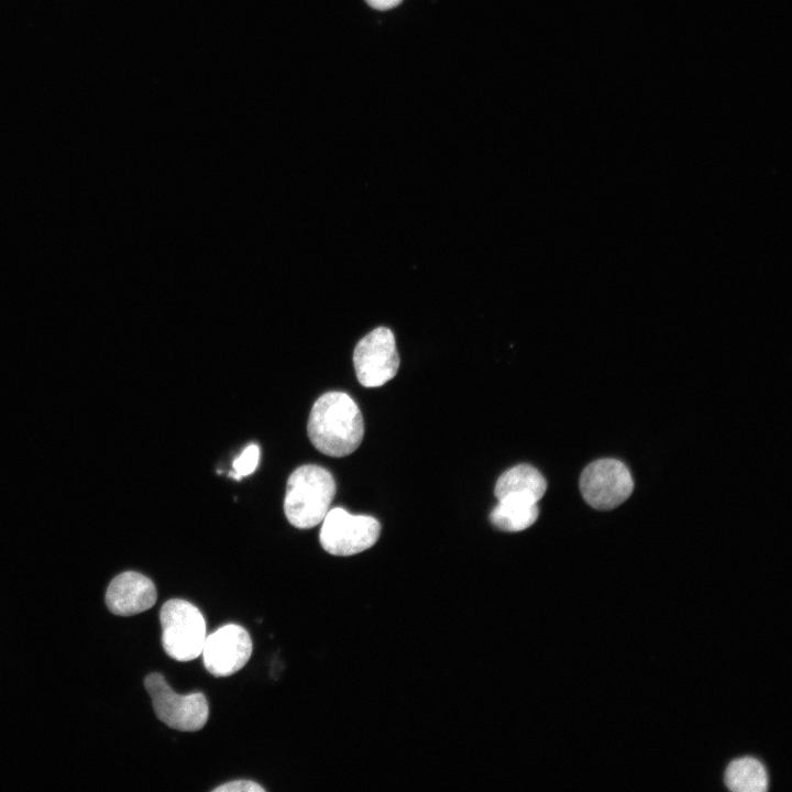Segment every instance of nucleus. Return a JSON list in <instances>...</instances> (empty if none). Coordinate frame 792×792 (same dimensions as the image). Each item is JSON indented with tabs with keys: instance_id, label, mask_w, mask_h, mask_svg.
Returning a JSON list of instances; mask_svg holds the SVG:
<instances>
[{
	"instance_id": "f8f14e48",
	"label": "nucleus",
	"mask_w": 792,
	"mask_h": 792,
	"mask_svg": "<svg viewBox=\"0 0 792 792\" xmlns=\"http://www.w3.org/2000/svg\"><path fill=\"white\" fill-rule=\"evenodd\" d=\"M725 783L734 792H763L768 788V776L760 761L746 757L729 763Z\"/></svg>"
},
{
	"instance_id": "0eeeda50",
	"label": "nucleus",
	"mask_w": 792,
	"mask_h": 792,
	"mask_svg": "<svg viewBox=\"0 0 792 792\" xmlns=\"http://www.w3.org/2000/svg\"><path fill=\"white\" fill-rule=\"evenodd\" d=\"M353 364L358 381L364 387H378L391 381L399 367L393 332L378 327L362 338L355 345Z\"/></svg>"
},
{
	"instance_id": "ddd939ff",
	"label": "nucleus",
	"mask_w": 792,
	"mask_h": 792,
	"mask_svg": "<svg viewBox=\"0 0 792 792\" xmlns=\"http://www.w3.org/2000/svg\"><path fill=\"white\" fill-rule=\"evenodd\" d=\"M260 460V448L256 443H250L242 453L233 461V472L229 475L234 480H241L255 471Z\"/></svg>"
},
{
	"instance_id": "9b49d317",
	"label": "nucleus",
	"mask_w": 792,
	"mask_h": 792,
	"mask_svg": "<svg viewBox=\"0 0 792 792\" xmlns=\"http://www.w3.org/2000/svg\"><path fill=\"white\" fill-rule=\"evenodd\" d=\"M538 515L537 503L520 497H505L498 499V504L490 514V519L503 531L517 532L530 527Z\"/></svg>"
},
{
	"instance_id": "20e7f679",
	"label": "nucleus",
	"mask_w": 792,
	"mask_h": 792,
	"mask_svg": "<svg viewBox=\"0 0 792 792\" xmlns=\"http://www.w3.org/2000/svg\"><path fill=\"white\" fill-rule=\"evenodd\" d=\"M144 686L156 716L167 726L183 732H196L205 726L209 707L202 693L177 694L157 672L145 678Z\"/></svg>"
},
{
	"instance_id": "4468645a",
	"label": "nucleus",
	"mask_w": 792,
	"mask_h": 792,
	"mask_svg": "<svg viewBox=\"0 0 792 792\" xmlns=\"http://www.w3.org/2000/svg\"><path fill=\"white\" fill-rule=\"evenodd\" d=\"M215 792H263L265 789L250 780H238L213 789Z\"/></svg>"
},
{
	"instance_id": "6e6552de",
	"label": "nucleus",
	"mask_w": 792,
	"mask_h": 792,
	"mask_svg": "<svg viewBox=\"0 0 792 792\" xmlns=\"http://www.w3.org/2000/svg\"><path fill=\"white\" fill-rule=\"evenodd\" d=\"M201 653L211 674L228 676L246 664L252 653V640L242 626L228 624L206 637Z\"/></svg>"
},
{
	"instance_id": "2eb2a0df",
	"label": "nucleus",
	"mask_w": 792,
	"mask_h": 792,
	"mask_svg": "<svg viewBox=\"0 0 792 792\" xmlns=\"http://www.w3.org/2000/svg\"><path fill=\"white\" fill-rule=\"evenodd\" d=\"M369 6L377 10H389L397 7L403 0H365Z\"/></svg>"
},
{
	"instance_id": "f257e3e1",
	"label": "nucleus",
	"mask_w": 792,
	"mask_h": 792,
	"mask_svg": "<svg viewBox=\"0 0 792 792\" xmlns=\"http://www.w3.org/2000/svg\"><path fill=\"white\" fill-rule=\"evenodd\" d=\"M308 437L321 453L341 458L361 444L364 424L355 402L343 392H328L314 404L307 424Z\"/></svg>"
},
{
	"instance_id": "423d86ee",
	"label": "nucleus",
	"mask_w": 792,
	"mask_h": 792,
	"mask_svg": "<svg viewBox=\"0 0 792 792\" xmlns=\"http://www.w3.org/2000/svg\"><path fill=\"white\" fill-rule=\"evenodd\" d=\"M634 482L627 466L616 459H600L581 473L580 490L585 502L595 509L608 510L625 502Z\"/></svg>"
},
{
	"instance_id": "39448f33",
	"label": "nucleus",
	"mask_w": 792,
	"mask_h": 792,
	"mask_svg": "<svg viewBox=\"0 0 792 792\" xmlns=\"http://www.w3.org/2000/svg\"><path fill=\"white\" fill-rule=\"evenodd\" d=\"M381 525L367 515H352L341 507L329 509L322 519L319 541L333 556H352L371 548L378 539Z\"/></svg>"
},
{
	"instance_id": "7ed1b4c3",
	"label": "nucleus",
	"mask_w": 792,
	"mask_h": 792,
	"mask_svg": "<svg viewBox=\"0 0 792 792\" xmlns=\"http://www.w3.org/2000/svg\"><path fill=\"white\" fill-rule=\"evenodd\" d=\"M162 645L165 652L177 661H190L201 654L206 639V622L191 603L173 598L160 612Z\"/></svg>"
},
{
	"instance_id": "f03ea898",
	"label": "nucleus",
	"mask_w": 792,
	"mask_h": 792,
	"mask_svg": "<svg viewBox=\"0 0 792 792\" xmlns=\"http://www.w3.org/2000/svg\"><path fill=\"white\" fill-rule=\"evenodd\" d=\"M334 494L336 482L327 469L301 465L287 480L285 516L297 528H312L324 518Z\"/></svg>"
},
{
	"instance_id": "1a4fd4ad",
	"label": "nucleus",
	"mask_w": 792,
	"mask_h": 792,
	"mask_svg": "<svg viewBox=\"0 0 792 792\" xmlns=\"http://www.w3.org/2000/svg\"><path fill=\"white\" fill-rule=\"evenodd\" d=\"M157 598L154 583L145 575L127 571L117 575L109 584L106 604L109 610L120 616H131L151 608Z\"/></svg>"
},
{
	"instance_id": "9d476101",
	"label": "nucleus",
	"mask_w": 792,
	"mask_h": 792,
	"mask_svg": "<svg viewBox=\"0 0 792 792\" xmlns=\"http://www.w3.org/2000/svg\"><path fill=\"white\" fill-rule=\"evenodd\" d=\"M546 490L547 482L536 468L519 464L508 469L498 477L494 494L497 499L520 497L538 503Z\"/></svg>"
}]
</instances>
